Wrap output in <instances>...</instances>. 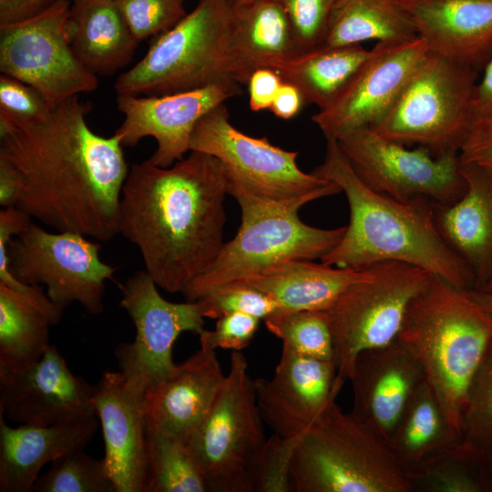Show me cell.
<instances>
[{
	"mask_svg": "<svg viewBox=\"0 0 492 492\" xmlns=\"http://www.w3.org/2000/svg\"><path fill=\"white\" fill-rule=\"evenodd\" d=\"M92 105L71 97L42 120L0 117V158L21 179L17 208L56 231L107 241L119 234V203L128 174L118 138L90 129Z\"/></svg>",
	"mask_w": 492,
	"mask_h": 492,
	"instance_id": "obj_1",
	"label": "cell"
},
{
	"mask_svg": "<svg viewBox=\"0 0 492 492\" xmlns=\"http://www.w3.org/2000/svg\"><path fill=\"white\" fill-rule=\"evenodd\" d=\"M228 174L217 158L190 150L163 168L133 164L122 188L119 234L134 243L145 271L168 292L184 289L223 242Z\"/></svg>",
	"mask_w": 492,
	"mask_h": 492,
	"instance_id": "obj_2",
	"label": "cell"
},
{
	"mask_svg": "<svg viewBox=\"0 0 492 492\" xmlns=\"http://www.w3.org/2000/svg\"><path fill=\"white\" fill-rule=\"evenodd\" d=\"M325 139L323 161L312 172L338 185L347 199L350 220L322 262L363 270L383 261H402L460 289L475 290L472 272L436 229V204L422 198L400 202L372 190L355 174L337 140Z\"/></svg>",
	"mask_w": 492,
	"mask_h": 492,
	"instance_id": "obj_3",
	"label": "cell"
},
{
	"mask_svg": "<svg viewBox=\"0 0 492 492\" xmlns=\"http://www.w3.org/2000/svg\"><path fill=\"white\" fill-rule=\"evenodd\" d=\"M397 338L415 354L461 438L468 392L492 345V315L471 291L432 274L410 302Z\"/></svg>",
	"mask_w": 492,
	"mask_h": 492,
	"instance_id": "obj_4",
	"label": "cell"
},
{
	"mask_svg": "<svg viewBox=\"0 0 492 492\" xmlns=\"http://www.w3.org/2000/svg\"><path fill=\"white\" fill-rule=\"evenodd\" d=\"M291 477L297 492H411L386 442L335 401L297 438Z\"/></svg>",
	"mask_w": 492,
	"mask_h": 492,
	"instance_id": "obj_5",
	"label": "cell"
},
{
	"mask_svg": "<svg viewBox=\"0 0 492 492\" xmlns=\"http://www.w3.org/2000/svg\"><path fill=\"white\" fill-rule=\"evenodd\" d=\"M231 11L228 0H199L191 12L155 36L145 56L117 78V94L161 96L236 81Z\"/></svg>",
	"mask_w": 492,
	"mask_h": 492,
	"instance_id": "obj_6",
	"label": "cell"
},
{
	"mask_svg": "<svg viewBox=\"0 0 492 492\" xmlns=\"http://www.w3.org/2000/svg\"><path fill=\"white\" fill-rule=\"evenodd\" d=\"M190 150L220 159L228 174V195L279 204L304 205L335 195L334 182L303 172L297 151L272 145L266 137L253 138L230 122L224 103L201 117L190 138Z\"/></svg>",
	"mask_w": 492,
	"mask_h": 492,
	"instance_id": "obj_7",
	"label": "cell"
},
{
	"mask_svg": "<svg viewBox=\"0 0 492 492\" xmlns=\"http://www.w3.org/2000/svg\"><path fill=\"white\" fill-rule=\"evenodd\" d=\"M236 201L241 210L237 234L181 292L188 302L285 260H321L339 243L346 230V226L321 229L304 223L298 215L301 204L247 198Z\"/></svg>",
	"mask_w": 492,
	"mask_h": 492,
	"instance_id": "obj_8",
	"label": "cell"
},
{
	"mask_svg": "<svg viewBox=\"0 0 492 492\" xmlns=\"http://www.w3.org/2000/svg\"><path fill=\"white\" fill-rule=\"evenodd\" d=\"M477 75L429 51L387 114L370 128L385 138L417 145L434 155L458 151L476 117Z\"/></svg>",
	"mask_w": 492,
	"mask_h": 492,
	"instance_id": "obj_9",
	"label": "cell"
},
{
	"mask_svg": "<svg viewBox=\"0 0 492 492\" xmlns=\"http://www.w3.org/2000/svg\"><path fill=\"white\" fill-rule=\"evenodd\" d=\"M432 273L402 261L367 268L364 278L347 287L325 310L333 342L337 381L349 380L357 355L394 342L410 302Z\"/></svg>",
	"mask_w": 492,
	"mask_h": 492,
	"instance_id": "obj_10",
	"label": "cell"
},
{
	"mask_svg": "<svg viewBox=\"0 0 492 492\" xmlns=\"http://www.w3.org/2000/svg\"><path fill=\"white\" fill-rule=\"evenodd\" d=\"M266 439L246 358L232 351L220 389L187 442L208 492H252L248 466Z\"/></svg>",
	"mask_w": 492,
	"mask_h": 492,
	"instance_id": "obj_11",
	"label": "cell"
},
{
	"mask_svg": "<svg viewBox=\"0 0 492 492\" xmlns=\"http://www.w3.org/2000/svg\"><path fill=\"white\" fill-rule=\"evenodd\" d=\"M101 245L77 232H49L30 223L9 241H0V272L20 282L45 286L52 302L65 309L79 303L89 314L104 310L105 284L115 268L99 257Z\"/></svg>",
	"mask_w": 492,
	"mask_h": 492,
	"instance_id": "obj_12",
	"label": "cell"
},
{
	"mask_svg": "<svg viewBox=\"0 0 492 492\" xmlns=\"http://www.w3.org/2000/svg\"><path fill=\"white\" fill-rule=\"evenodd\" d=\"M335 139L362 182L397 201L422 198L436 205H448L466 191L458 151L434 155L422 147L409 149L370 127Z\"/></svg>",
	"mask_w": 492,
	"mask_h": 492,
	"instance_id": "obj_13",
	"label": "cell"
},
{
	"mask_svg": "<svg viewBox=\"0 0 492 492\" xmlns=\"http://www.w3.org/2000/svg\"><path fill=\"white\" fill-rule=\"evenodd\" d=\"M70 0H58L28 21L0 26V71L35 87L52 109L94 91L97 76L84 67L68 40Z\"/></svg>",
	"mask_w": 492,
	"mask_h": 492,
	"instance_id": "obj_14",
	"label": "cell"
},
{
	"mask_svg": "<svg viewBox=\"0 0 492 492\" xmlns=\"http://www.w3.org/2000/svg\"><path fill=\"white\" fill-rule=\"evenodd\" d=\"M157 287L145 270L120 286V306L134 323L135 337L130 343H119L114 354L118 371L143 394L176 366L172 351L179 334H199L204 329V316L196 302H170Z\"/></svg>",
	"mask_w": 492,
	"mask_h": 492,
	"instance_id": "obj_15",
	"label": "cell"
},
{
	"mask_svg": "<svg viewBox=\"0 0 492 492\" xmlns=\"http://www.w3.org/2000/svg\"><path fill=\"white\" fill-rule=\"evenodd\" d=\"M241 93L239 83L224 80L204 87L161 96L118 94V109L124 120L114 135L123 147H134L152 137L157 148L148 159L167 168L190 150L191 132L206 113Z\"/></svg>",
	"mask_w": 492,
	"mask_h": 492,
	"instance_id": "obj_16",
	"label": "cell"
},
{
	"mask_svg": "<svg viewBox=\"0 0 492 492\" xmlns=\"http://www.w3.org/2000/svg\"><path fill=\"white\" fill-rule=\"evenodd\" d=\"M428 52L419 36L402 43H377L343 91L312 120L325 138L374 126L393 107Z\"/></svg>",
	"mask_w": 492,
	"mask_h": 492,
	"instance_id": "obj_17",
	"label": "cell"
},
{
	"mask_svg": "<svg viewBox=\"0 0 492 492\" xmlns=\"http://www.w3.org/2000/svg\"><path fill=\"white\" fill-rule=\"evenodd\" d=\"M254 383L263 422L288 439L311 428L343 387L333 361L304 356L283 346L272 377Z\"/></svg>",
	"mask_w": 492,
	"mask_h": 492,
	"instance_id": "obj_18",
	"label": "cell"
},
{
	"mask_svg": "<svg viewBox=\"0 0 492 492\" xmlns=\"http://www.w3.org/2000/svg\"><path fill=\"white\" fill-rule=\"evenodd\" d=\"M94 389L50 344L36 364L0 381V414L20 425L60 423L96 412Z\"/></svg>",
	"mask_w": 492,
	"mask_h": 492,
	"instance_id": "obj_19",
	"label": "cell"
},
{
	"mask_svg": "<svg viewBox=\"0 0 492 492\" xmlns=\"http://www.w3.org/2000/svg\"><path fill=\"white\" fill-rule=\"evenodd\" d=\"M349 380L354 397L351 413L387 444L425 376L411 348L396 338L360 353Z\"/></svg>",
	"mask_w": 492,
	"mask_h": 492,
	"instance_id": "obj_20",
	"label": "cell"
},
{
	"mask_svg": "<svg viewBox=\"0 0 492 492\" xmlns=\"http://www.w3.org/2000/svg\"><path fill=\"white\" fill-rule=\"evenodd\" d=\"M93 405L102 428L108 473L117 492H146L143 393L119 372H104Z\"/></svg>",
	"mask_w": 492,
	"mask_h": 492,
	"instance_id": "obj_21",
	"label": "cell"
},
{
	"mask_svg": "<svg viewBox=\"0 0 492 492\" xmlns=\"http://www.w3.org/2000/svg\"><path fill=\"white\" fill-rule=\"evenodd\" d=\"M428 50L478 72L492 56V0H396Z\"/></svg>",
	"mask_w": 492,
	"mask_h": 492,
	"instance_id": "obj_22",
	"label": "cell"
},
{
	"mask_svg": "<svg viewBox=\"0 0 492 492\" xmlns=\"http://www.w3.org/2000/svg\"><path fill=\"white\" fill-rule=\"evenodd\" d=\"M224 377L215 350L200 346L145 391L146 422L187 443L210 411Z\"/></svg>",
	"mask_w": 492,
	"mask_h": 492,
	"instance_id": "obj_23",
	"label": "cell"
},
{
	"mask_svg": "<svg viewBox=\"0 0 492 492\" xmlns=\"http://www.w3.org/2000/svg\"><path fill=\"white\" fill-rule=\"evenodd\" d=\"M96 412L47 425L9 426L0 414V491L29 492L42 467L84 450L98 427Z\"/></svg>",
	"mask_w": 492,
	"mask_h": 492,
	"instance_id": "obj_24",
	"label": "cell"
},
{
	"mask_svg": "<svg viewBox=\"0 0 492 492\" xmlns=\"http://www.w3.org/2000/svg\"><path fill=\"white\" fill-rule=\"evenodd\" d=\"M460 171L465 193L454 203L436 205L434 220L444 241L472 272L478 290L492 279V179L462 161Z\"/></svg>",
	"mask_w": 492,
	"mask_h": 492,
	"instance_id": "obj_25",
	"label": "cell"
},
{
	"mask_svg": "<svg viewBox=\"0 0 492 492\" xmlns=\"http://www.w3.org/2000/svg\"><path fill=\"white\" fill-rule=\"evenodd\" d=\"M366 272L367 268L354 270L316 263L312 260L291 259L236 282L268 295L276 303L274 313L325 311Z\"/></svg>",
	"mask_w": 492,
	"mask_h": 492,
	"instance_id": "obj_26",
	"label": "cell"
},
{
	"mask_svg": "<svg viewBox=\"0 0 492 492\" xmlns=\"http://www.w3.org/2000/svg\"><path fill=\"white\" fill-rule=\"evenodd\" d=\"M230 45L241 85H247L256 69L301 54L287 15L275 0L231 5Z\"/></svg>",
	"mask_w": 492,
	"mask_h": 492,
	"instance_id": "obj_27",
	"label": "cell"
},
{
	"mask_svg": "<svg viewBox=\"0 0 492 492\" xmlns=\"http://www.w3.org/2000/svg\"><path fill=\"white\" fill-rule=\"evenodd\" d=\"M67 35L77 59L96 76L126 67L139 43L115 0H72Z\"/></svg>",
	"mask_w": 492,
	"mask_h": 492,
	"instance_id": "obj_28",
	"label": "cell"
},
{
	"mask_svg": "<svg viewBox=\"0 0 492 492\" xmlns=\"http://www.w3.org/2000/svg\"><path fill=\"white\" fill-rule=\"evenodd\" d=\"M373 53L362 45L320 46L293 57L278 60L268 68L300 91L305 104L328 108L343 91Z\"/></svg>",
	"mask_w": 492,
	"mask_h": 492,
	"instance_id": "obj_29",
	"label": "cell"
},
{
	"mask_svg": "<svg viewBox=\"0 0 492 492\" xmlns=\"http://www.w3.org/2000/svg\"><path fill=\"white\" fill-rule=\"evenodd\" d=\"M460 440L425 380L407 404L387 445L406 475Z\"/></svg>",
	"mask_w": 492,
	"mask_h": 492,
	"instance_id": "obj_30",
	"label": "cell"
},
{
	"mask_svg": "<svg viewBox=\"0 0 492 492\" xmlns=\"http://www.w3.org/2000/svg\"><path fill=\"white\" fill-rule=\"evenodd\" d=\"M396 0H337L322 46L395 44L417 37Z\"/></svg>",
	"mask_w": 492,
	"mask_h": 492,
	"instance_id": "obj_31",
	"label": "cell"
},
{
	"mask_svg": "<svg viewBox=\"0 0 492 492\" xmlns=\"http://www.w3.org/2000/svg\"><path fill=\"white\" fill-rule=\"evenodd\" d=\"M48 318L0 283V381L36 364L49 347Z\"/></svg>",
	"mask_w": 492,
	"mask_h": 492,
	"instance_id": "obj_32",
	"label": "cell"
},
{
	"mask_svg": "<svg viewBox=\"0 0 492 492\" xmlns=\"http://www.w3.org/2000/svg\"><path fill=\"white\" fill-rule=\"evenodd\" d=\"M411 492H492L490 466L461 440L406 474Z\"/></svg>",
	"mask_w": 492,
	"mask_h": 492,
	"instance_id": "obj_33",
	"label": "cell"
},
{
	"mask_svg": "<svg viewBox=\"0 0 492 492\" xmlns=\"http://www.w3.org/2000/svg\"><path fill=\"white\" fill-rule=\"evenodd\" d=\"M146 492H208L185 441L145 420Z\"/></svg>",
	"mask_w": 492,
	"mask_h": 492,
	"instance_id": "obj_34",
	"label": "cell"
},
{
	"mask_svg": "<svg viewBox=\"0 0 492 492\" xmlns=\"http://www.w3.org/2000/svg\"><path fill=\"white\" fill-rule=\"evenodd\" d=\"M263 321L283 347L304 356L333 361V342L325 311L273 313Z\"/></svg>",
	"mask_w": 492,
	"mask_h": 492,
	"instance_id": "obj_35",
	"label": "cell"
},
{
	"mask_svg": "<svg viewBox=\"0 0 492 492\" xmlns=\"http://www.w3.org/2000/svg\"><path fill=\"white\" fill-rule=\"evenodd\" d=\"M35 492H117L104 458L97 459L77 450L51 462L36 479Z\"/></svg>",
	"mask_w": 492,
	"mask_h": 492,
	"instance_id": "obj_36",
	"label": "cell"
},
{
	"mask_svg": "<svg viewBox=\"0 0 492 492\" xmlns=\"http://www.w3.org/2000/svg\"><path fill=\"white\" fill-rule=\"evenodd\" d=\"M461 442L492 466V345L468 392Z\"/></svg>",
	"mask_w": 492,
	"mask_h": 492,
	"instance_id": "obj_37",
	"label": "cell"
},
{
	"mask_svg": "<svg viewBox=\"0 0 492 492\" xmlns=\"http://www.w3.org/2000/svg\"><path fill=\"white\" fill-rule=\"evenodd\" d=\"M296 441L277 434L266 439L248 466L252 492L293 491L291 465Z\"/></svg>",
	"mask_w": 492,
	"mask_h": 492,
	"instance_id": "obj_38",
	"label": "cell"
},
{
	"mask_svg": "<svg viewBox=\"0 0 492 492\" xmlns=\"http://www.w3.org/2000/svg\"><path fill=\"white\" fill-rule=\"evenodd\" d=\"M195 302L204 318L211 319L243 313L264 320L277 310L276 303L268 295L236 282L211 289Z\"/></svg>",
	"mask_w": 492,
	"mask_h": 492,
	"instance_id": "obj_39",
	"label": "cell"
},
{
	"mask_svg": "<svg viewBox=\"0 0 492 492\" xmlns=\"http://www.w3.org/2000/svg\"><path fill=\"white\" fill-rule=\"evenodd\" d=\"M138 42L157 36L187 14L181 0H115Z\"/></svg>",
	"mask_w": 492,
	"mask_h": 492,
	"instance_id": "obj_40",
	"label": "cell"
},
{
	"mask_svg": "<svg viewBox=\"0 0 492 492\" xmlns=\"http://www.w3.org/2000/svg\"><path fill=\"white\" fill-rule=\"evenodd\" d=\"M284 10L301 53L323 46L337 0H275Z\"/></svg>",
	"mask_w": 492,
	"mask_h": 492,
	"instance_id": "obj_41",
	"label": "cell"
},
{
	"mask_svg": "<svg viewBox=\"0 0 492 492\" xmlns=\"http://www.w3.org/2000/svg\"><path fill=\"white\" fill-rule=\"evenodd\" d=\"M51 108L35 87L7 75L0 77V117L16 123L44 119Z\"/></svg>",
	"mask_w": 492,
	"mask_h": 492,
	"instance_id": "obj_42",
	"label": "cell"
},
{
	"mask_svg": "<svg viewBox=\"0 0 492 492\" xmlns=\"http://www.w3.org/2000/svg\"><path fill=\"white\" fill-rule=\"evenodd\" d=\"M260 321V318L243 313L224 314L218 318L213 330L203 329L198 334L200 345L211 350L241 351L253 339Z\"/></svg>",
	"mask_w": 492,
	"mask_h": 492,
	"instance_id": "obj_43",
	"label": "cell"
},
{
	"mask_svg": "<svg viewBox=\"0 0 492 492\" xmlns=\"http://www.w3.org/2000/svg\"><path fill=\"white\" fill-rule=\"evenodd\" d=\"M460 161L492 179V114L475 117L458 150Z\"/></svg>",
	"mask_w": 492,
	"mask_h": 492,
	"instance_id": "obj_44",
	"label": "cell"
},
{
	"mask_svg": "<svg viewBox=\"0 0 492 492\" xmlns=\"http://www.w3.org/2000/svg\"><path fill=\"white\" fill-rule=\"evenodd\" d=\"M282 79L274 70L268 67L256 69L248 81L249 105L252 111L271 108Z\"/></svg>",
	"mask_w": 492,
	"mask_h": 492,
	"instance_id": "obj_45",
	"label": "cell"
},
{
	"mask_svg": "<svg viewBox=\"0 0 492 492\" xmlns=\"http://www.w3.org/2000/svg\"><path fill=\"white\" fill-rule=\"evenodd\" d=\"M58 0H0V26L33 19L49 10Z\"/></svg>",
	"mask_w": 492,
	"mask_h": 492,
	"instance_id": "obj_46",
	"label": "cell"
},
{
	"mask_svg": "<svg viewBox=\"0 0 492 492\" xmlns=\"http://www.w3.org/2000/svg\"><path fill=\"white\" fill-rule=\"evenodd\" d=\"M303 104V97L297 87L282 81L270 110L280 118L289 119L300 111Z\"/></svg>",
	"mask_w": 492,
	"mask_h": 492,
	"instance_id": "obj_47",
	"label": "cell"
},
{
	"mask_svg": "<svg viewBox=\"0 0 492 492\" xmlns=\"http://www.w3.org/2000/svg\"><path fill=\"white\" fill-rule=\"evenodd\" d=\"M22 185L16 169L0 158V204L4 208L16 206Z\"/></svg>",
	"mask_w": 492,
	"mask_h": 492,
	"instance_id": "obj_48",
	"label": "cell"
},
{
	"mask_svg": "<svg viewBox=\"0 0 492 492\" xmlns=\"http://www.w3.org/2000/svg\"><path fill=\"white\" fill-rule=\"evenodd\" d=\"M482 69L475 87L473 107L476 117L492 114V56Z\"/></svg>",
	"mask_w": 492,
	"mask_h": 492,
	"instance_id": "obj_49",
	"label": "cell"
},
{
	"mask_svg": "<svg viewBox=\"0 0 492 492\" xmlns=\"http://www.w3.org/2000/svg\"><path fill=\"white\" fill-rule=\"evenodd\" d=\"M474 298L492 315V294L471 291Z\"/></svg>",
	"mask_w": 492,
	"mask_h": 492,
	"instance_id": "obj_50",
	"label": "cell"
},
{
	"mask_svg": "<svg viewBox=\"0 0 492 492\" xmlns=\"http://www.w3.org/2000/svg\"><path fill=\"white\" fill-rule=\"evenodd\" d=\"M484 293L492 294V279L484 284L480 289L474 290Z\"/></svg>",
	"mask_w": 492,
	"mask_h": 492,
	"instance_id": "obj_51",
	"label": "cell"
},
{
	"mask_svg": "<svg viewBox=\"0 0 492 492\" xmlns=\"http://www.w3.org/2000/svg\"><path fill=\"white\" fill-rule=\"evenodd\" d=\"M231 5H240L252 2L254 0H228Z\"/></svg>",
	"mask_w": 492,
	"mask_h": 492,
	"instance_id": "obj_52",
	"label": "cell"
},
{
	"mask_svg": "<svg viewBox=\"0 0 492 492\" xmlns=\"http://www.w3.org/2000/svg\"><path fill=\"white\" fill-rule=\"evenodd\" d=\"M182 2H184L185 0H181Z\"/></svg>",
	"mask_w": 492,
	"mask_h": 492,
	"instance_id": "obj_53",
	"label": "cell"
},
{
	"mask_svg": "<svg viewBox=\"0 0 492 492\" xmlns=\"http://www.w3.org/2000/svg\"><path fill=\"white\" fill-rule=\"evenodd\" d=\"M491 470H492V466H491Z\"/></svg>",
	"mask_w": 492,
	"mask_h": 492,
	"instance_id": "obj_54",
	"label": "cell"
},
{
	"mask_svg": "<svg viewBox=\"0 0 492 492\" xmlns=\"http://www.w3.org/2000/svg\"><path fill=\"white\" fill-rule=\"evenodd\" d=\"M70 1H72V0H70Z\"/></svg>",
	"mask_w": 492,
	"mask_h": 492,
	"instance_id": "obj_55",
	"label": "cell"
}]
</instances>
